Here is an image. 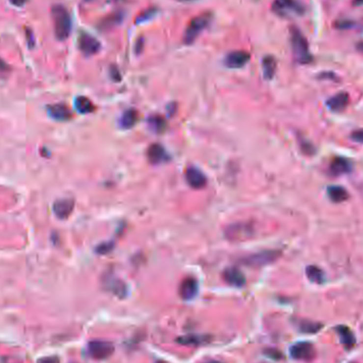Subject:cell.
I'll return each mask as SVG.
<instances>
[{"instance_id":"6da1fadb","label":"cell","mask_w":363,"mask_h":363,"mask_svg":"<svg viewBox=\"0 0 363 363\" xmlns=\"http://www.w3.org/2000/svg\"><path fill=\"white\" fill-rule=\"evenodd\" d=\"M51 16L56 39L61 42L67 39L71 32V17L67 9L64 5L56 4L51 10Z\"/></svg>"},{"instance_id":"7a4b0ae2","label":"cell","mask_w":363,"mask_h":363,"mask_svg":"<svg viewBox=\"0 0 363 363\" xmlns=\"http://www.w3.org/2000/svg\"><path fill=\"white\" fill-rule=\"evenodd\" d=\"M291 46L293 55L296 61L301 64H308L312 61V56L309 52V46L307 39L304 37L302 32L296 29H291Z\"/></svg>"},{"instance_id":"3957f363","label":"cell","mask_w":363,"mask_h":363,"mask_svg":"<svg viewBox=\"0 0 363 363\" xmlns=\"http://www.w3.org/2000/svg\"><path fill=\"white\" fill-rule=\"evenodd\" d=\"M212 21V15L210 14H202L191 19L188 27L185 30L183 42L186 45L194 44L201 33L205 30Z\"/></svg>"},{"instance_id":"277c9868","label":"cell","mask_w":363,"mask_h":363,"mask_svg":"<svg viewBox=\"0 0 363 363\" xmlns=\"http://www.w3.org/2000/svg\"><path fill=\"white\" fill-rule=\"evenodd\" d=\"M280 256V252L279 251H274V250H268V251H262V252L256 253L251 255L247 258L243 259V262L246 265L252 266V267H262L269 265V263H272L273 261H275Z\"/></svg>"},{"instance_id":"5b68a950","label":"cell","mask_w":363,"mask_h":363,"mask_svg":"<svg viewBox=\"0 0 363 363\" xmlns=\"http://www.w3.org/2000/svg\"><path fill=\"white\" fill-rule=\"evenodd\" d=\"M272 10L277 15L287 16L290 14L301 15L304 13L303 5L296 0H275Z\"/></svg>"},{"instance_id":"8992f818","label":"cell","mask_w":363,"mask_h":363,"mask_svg":"<svg viewBox=\"0 0 363 363\" xmlns=\"http://www.w3.org/2000/svg\"><path fill=\"white\" fill-rule=\"evenodd\" d=\"M88 354L94 359H107L114 353L115 348L111 342L108 341H91L88 343Z\"/></svg>"},{"instance_id":"52a82bcc","label":"cell","mask_w":363,"mask_h":363,"mask_svg":"<svg viewBox=\"0 0 363 363\" xmlns=\"http://www.w3.org/2000/svg\"><path fill=\"white\" fill-rule=\"evenodd\" d=\"M290 355L296 360H311L314 355V347L309 342H299L290 348Z\"/></svg>"},{"instance_id":"ba28073f","label":"cell","mask_w":363,"mask_h":363,"mask_svg":"<svg viewBox=\"0 0 363 363\" xmlns=\"http://www.w3.org/2000/svg\"><path fill=\"white\" fill-rule=\"evenodd\" d=\"M252 226L246 223L233 224L226 229V237L229 240H246L253 234Z\"/></svg>"},{"instance_id":"9c48e42d","label":"cell","mask_w":363,"mask_h":363,"mask_svg":"<svg viewBox=\"0 0 363 363\" xmlns=\"http://www.w3.org/2000/svg\"><path fill=\"white\" fill-rule=\"evenodd\" d=\"M100 47L101 45L98 39L87 34V33H82L80 37H79V48H80L84 56H90L96 55L100 50Z\"/></svg>"},{"instance_id":"30bf717a","label":"cell","mask_w":363,"mask_h":363,"mask_svg":"<svg viewBox=\"0 0 363 363\" xmlns=\"http://www.w3.org/2000/svg\"><path fill=\"white\" fill-rule=\"evenodd\" d=\"M251 56L248 51L244 50H237L229 52V54L225 57V65L228 68L233 69H238L243 67L248 64L250 61Z\"/></svg>"},{"instance_id":"8fae6325","label":"cell","mask_w":363,"mask_h":363,"mask_svg":"<svg viewBox=\"0 0 363 363\" xmlns=\"http://www.w3.org/2000/svg\"><path fill=\"white\" fill-rule=\"evenodd\" d=\"M75 208V201L72 199H58L54 203L52 210L57 219L65 220L72 214Z\"/></svg>"},{"instance_id":"7c38bea8","label":"cell","mask_w":363,"mask_h":363,"mask_svg":"<svg viewBox=\"0 0 363 363\" xmlns=\"http://www.w3.org/2000/svg\"><path fill=\"white\" fill-rule=\"evenodd\" d=\"M48 115L56 121H67L72 117L71 111L67 105L63 103H56L48 105L47 108Z\"/></svg>"},{"instance_id":"4fadbf2b","label":"cell","mask_w":363,"mask_h":363,"mask_svg":"<svg viewBox=\"0 0 363 363\" xmlns=\"http://www.w3.org/2000/svg\"><path fill=\"white\" fill-rule=\"evenodd\" d=\"M186 181L193 188L199 189L206 185V177L201 170L195 167H189L186 170Z\"/></svg>"},{"instance_id":"5bb4252c","label":"cell","mask_w":363,"mask_h":363,"mask_svg":"<svg viewBox=\"0 0 363 363\" xmlns=\"http://www.w3.org/2000/svg\"><path fill=\"white\" fill-rule=\"evenodd\" d=\"M197 290H199L197 281L195 279H193V277H187V279H185L181 283L180 295L183 300L189 301L191 299H194L197 294Z\"/></svg>"},{"instance_id":"9a60e30c","label":"cell","mask_w":363,"mask_h":363,"mask_svg":"<svg viewBox=\"0 0 363 363\" xmlns=\"http://www.w3.org/2000/svg\"><path fill=\"white\" fill-rule=\"evenodd\" d=\"M223 279L228 285L234 287H243L246 285V277L237 268H227L223 273Z\"/></svg>"},{"instance_id":"2e32d148","label":"cell","mask_w":363,"mask_h":363,"mask_svg":"<svg viewBox=\"0 0 363 363\" xmlns=\"http://www.w3.org/2000/svg\"><path fill=\"white\" fill-rule=\"evenodd\" d=\"M349 102V96L347 92H339L335 96H333L332 98H329L326 104L327 107L331 109L334 112H341L343 110H345L346 107L348 105Z\"/></svg>"},{"instance_id":"e0dca14e","label":"cell","mask_w":363,"mask_h":363,"mask_svg":"<svg viewBox=\"0 0 363 363\" xmlns=\"http://www.w3.org/2000/svg\"><path fill=\"white\" fill-rule=\"evenodd\" d=\"M168 154L163 146L154 143L148 150V158L152 164H161L168 160Z\"/></svg>"},{"instance_id":"ac0fdd59","label":"cell","mask_w":363,"mask_h":363,"mask_svg":"<svg viewBox=\"0 0 363 363\" xmlns=\"http://www.w3.org/2000/svg\"><path fill=\"white\" fill-rule=\"evenodd\" d=\"M336 334L339 335L342 344L344 345L346 348H352L356 344V338L353 334V332L346 326L340 325L335 327Z\"/></svg>"},{"instance_id":"d6986e66","label":"cell","mask_w":363,"mask_h":363,"mask_svg":"<svg viewBox=\"0 0 363 363\" xmlns=\"http://www.w3.org/2000/svg\"><path fill=\"white\" fill-rule=\"evenodd\" d=\"M331 170H332V172L335 175L344 174L352 170V165L347 160H345V158L335 157L334 158L331 164Z\"/></svg>"},{"instance_id":"ffe728a7","label":"cell","mask_w":363,"mask_h":363,"mask_svg":"<svg viewBox=\"0 0 363 363\" xmlns=\"http://www.w3.org/2000/svg\"><path fill=\"white\" fill-rule=\"evenodd\" d=\"M327 194L329 199L335 203H341L347 200L348 193L345 188L341 186H331L327 188Z\"/></svg>"},{"instance_id":"44dd1931","label":"cell","mask_w":363,"mask_h":363,"mask_svg":"<svg viewBox=\"0 0 363 363\" xmlns=\"http://www.w3.org/2000/svg\"><path fill=\"white\" fill-rule=\"evenodd\" d=\"M75 107L79 113H81V114H89L95 110V107H94V104H92V102L89 100L88 98L84 97V96H80L76 99Z\"/></svg>"},{"instance_id":"7402d4cb","label":"cell","mask_w":363,"mask_h":363,"mask_svg":"<svg viewBox=\"0 0 363 363\" xmlns=\"http://www.w3.org/2000/svg\"><path fill=\"white\" fill-rule=\"evenodd\" d=\"M137 120H138V112L136 110L131 109L125 111L120 120L121 127L123 129H130L137 122Z\"/></svg>"},{"instance_id":"603a6c76","label":"cell","mask_w":363,"mask_h":363,"mask_svg":"<svg viewBox=\"0 0 363 363\" xmlns=\"http://www.w3.org/2000/svg\"><path fill=\"white\" fill-rule=\"evenodd\" d=\"M306 275L310 281L314 283H323L325 280V275L322 270L316 266H309L306 269Z\"/></svg>"},{"instance_id":"cb8c5ba5","label":"cell","mask_w":363,"mask_h":363,"mask_svg":"<svg viewBox=\"0 0 363 363\" xmlns=\"http://www.w3.org/2000/svg\"><path fill=\"white\" fill-rule=\"evenodd\" d=\"M262 70L263 76L266 79L270 80L275 75L276 71V60L273 56H266L262 61Z\"/></svg>"},{"instance_id":"d4e9b609","label":"cell","mask_w":363,"mask_h":363,"mask_svg":"<svg viewBox=\"0 0 363 363\" xmlns=\"http://www.w3.org/2000/svg\"><path fill=\"white\" fill-rule=\"evenodd\" d=\"M207 341L206 336L197 335H184L177 339V342L184 345H201Z\"/></svg>"},{"instance_id":"484cf974","label":"cell","mask_w":363,"mask_h":363,"mask_svg":"<svg viewBox=\"0 0 363 363\" xmlns=\"http://www.w3.org/2000/svg\"><path fill=\"white\" fill-rule=\"evenodd\" d=\"M323 327L321 323L311 322V321H303L300 323V331L306 334H315L318 333Z\"/></svg>"},{"instance_id":"4316f807","label":"cell","mask_w":363,"mask_h":363,"mask_svg":"<svg viewBox=\"0 0 363 363\" xmlns=\"http://www.w3.org/2000/svg\"><path fill=\"white\" fill-rule=\"evenodd\" d=\"M109 289H111L115 294L119 296H124L125 293H127V288H125L124 283L119 280H113L111 285L109 283Z\"/></svg>"},{"instance_id":"83f0119b","label":"cell","mask_w":363,"mask_h":363,"mask_svg":"<svg viewBox=\"0 0 363 363\" xmlns=\"http://www.w3.org/2000/svg\"><path fill=\"white\" fill-rule=\"evenodd\" d=\"M149 123H150V127L155 132H162L165 129V125H166L165 120L161 116L151 117L149 119Z\"/></svg>"},{"instance_id":"f1b7e54d","label":"cell","mask_w":363,"mask_h":363,"mask_svg":"<svg viewBox=\"0 0 363 363\" xmlns=\"http://www.w3.org/2000/svg\"><path fill=\"white\" fill-rule=\"evenodd\" d=\"M113 247H114V244L112 242H104L96 248V252L99 254H108L111 252Z\"/></svg>"},{"instance_id":"f546056e","label":"cell","mask_w":363,"mask_h":363,"mask_svg":"<svg viewBox=\"0 0 363 363\" xmlns=\"http://www.w3.org/2000/svg\"><path fill=\"white\" fill-rule=\"evenodd\" d=\"M352 140L357 141V142H361L363 143V129H360V130H357V131H354L353 134H352Z\"/></svg>"},{"instance_id":"4dcf8cb0","label":"cell","mask_w":363,"mask_h":363,"mask_svg":"<svg viewBox=\"0 0 363 363\" xmlns=\"http://www.w3.org/2000/svg\"><path fill=\"white\" fill-rule=\"evenodd\" d=\"M154 13H155V11H154V10H148V11L144 12L143 14H141V15L138 16V18H137V21H136V22H137V23H138V22H140V23L146 22L148 18H150L151 16H153V15H154Z\"/></svg>"},{"instance_id":"1f68e13d","label":"cell","mask_w":363,"mask_h":363,"mask_svg":"<svg viewBox=\"0 0 363 363\" xmlns=\"http://www.w3.org/2000/svg\"><path fill=\"white\" fill-rule=\"evenodd\" d=\"M10 68H9V65L6 64L2 58H0V76L2 75H6L9 72Z\"/></svg>"},{"instance_id":"d6a6232c","label":"cell","mask_w":363,"mask_h":363,"mask_svg":"<svg viewBox=\"0 0 363 363\" xmlns=\"http://www.w3.org/2000/svg\"><path fill=\"white\" fill-rule=\"evenodd\" d=\"M38 363H60V360H58V358L56 357V356H52V357L42 358L38 361Z\"/></svg>"},{"instance_id":"836d02e7","label":"cell","mask_w":363,"mask_h":363,"mask_svg":"<svg viewBox=\"0 0 363 363\" xmlns=\"http://www.w3.org/2000/svg\"><path fill=\"white\" fill-rule=\"evenodd\" d=\"M9 1L11 4L18 6V8H22V6H24L28 2V0H9Z\"/></svg>"},{"instance_id":"e575fe53","label":"cell","mask_w":363,"mask_h":363,"mask_svg":"<svg viewBox=\"0 0 363 363\" xmlns=\"http://www.w3.org/2000/svg\"><path fill=\"white\" fill-rule=\"evenodd\" d=\"M357 48H358V50H359V51L363 52V42H362V43H359V44L357 45Z\"/></svg>"},{"instance_id":"d590c367","label":"cell","mask_w":363,"mask_h":363,"mask_svg":"<svg viewBox=\"0 0 363 363\" xmlns=\"http://www.w3.org/2000/svg\"><path fill=\"white\" fill-rule=\"evenodd\" d=\"M206 363H222V362H220V361H208Z\"/></svg>"},{"instance_id":"8d00e7d4","label":"cell","mask_w":363,"mask_h":363,"mask_svg":"<svg viewBox=\"0 0 363 363\" xmlns=\"http://www.w3.org/2000/svg\"><path fill=\"white\" fill-rule=\"evenodd\" d=\"M155 363H167V362H165V361H156Z\"/></svg>"}]
</instances>
